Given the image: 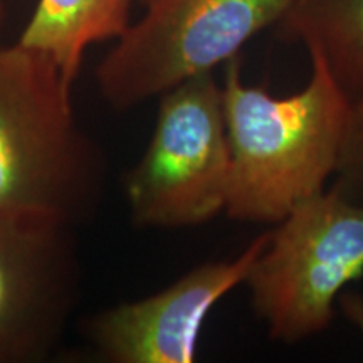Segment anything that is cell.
<instances>
[{"instance_id":"9","label":"cell","mask_w":363,"mask_h":363,"mask_svg":"<svg viewBox=\"0 0 363 363\" xmlns=\"http://www.w3.org/2000/svg\"><path fill=\"white\" fill-rule=\"evenodd\" d=\"M276 27L323 59L352 101L363 98V0H294Z\"/></svg>"},{"instance_id":"4","label":"cell","mask_w":363,"mask_h":363,"mask_svg":"<svg viewBox=\"0 0 363 363\" xmlns=\"http://www.w3.org/2000/svg\"><path fill=\"white\" fill-rule=\"evenodd\" d=\"M294 0H153L101 59L103 101L128 111L239 56Z\"/></svg>"},{"instance_id":"13","label":"cell","mask_w":363,"mask_h":363,"mask_svg":"<svg viewBox=\"0 0 363 363\" xmlns=\"http://www.w3.org/2000/svg\"><path fill=\"white\" fill-rule=\"evenodd\" d=\"M140 2H142V4H143V6H145V7H147V6H148V4H152V2H153V0H140Z\"/></svg>"},{"instance_id":"1","label":"cell","mask_w":363,"mask_h":363,"mask_svg":"<svg viewBox=\"0 0 363 363\" xmlns=\"http://www.w3.org/2000/svg\"><path fill=\"white\" fill-rule=\"evenodd\" d=\"M310 59V81L284 98L246 84L239 56L224 65L222 99L230 152L224 214L230 220L276 225L323 192L335 175L352 99L323 59L315 54Z\"/></svg>"},{"instance_id":"12","label":"cell","mask_w":363,"mask_h":363,"mask_svg":"<svg viewBox=\"0 0 363 363\" xmlns=\"http://www.w3.org/2000/svg\"><path fill=\"white\" fill-rule=\"evenodd\" d=\"M4 16H6V4H4V0H0V24H2Z\"/></svg>"},{"instance_id":"8","label":"cell","mask_w":363,"mask_h":363,"mask_svg":"<svg viewBox=\"0 0 363 363\" xmlns=\"http://www.w3.org/2000/svg\"><path fill=\"white\" fill-rule=\"evenodd\" d=\"M130 6L131 0H39L17 43L52 61L74 84L91 45L128 30Z\"/></svg>"},{"instance_id":"2","label":"cell","mask_w":363,"mask_h":363,"mask_svg":"<svg viewBox=\"0 0 363 363\" xmlns=\"http://www.w3.org/2000/svg\"><path fill=\"white\" fill-rule=\"evenodd\" d=\"M71 89L43 54L0 48V216L79 227L101 206L106 155L76 118Z\"/></svg>"},{"instance_id":"6","label":"cell","mask_w":363,"mask_h":363,"mask_svg":"<svg viewBox=\"0 0 363 363\" xmlns=\"http://www.w3.org/2000/svg\"><path fill=\"white\" fill-rule=\"evenodd\" d=\"M76 227L40 216H0V363L43 362L79 301Z\"/></svg>"},{"instance_id":"10","label":"cell","mask_w":363,"mask_h":363,"mask_svg":"<svg viewBox=\"0 0 363 363\" xmlns=\"http://www.w3.org/2000/svg\"><path fill=\"white\" fill-rule=\"evenodd\" d=\"M331 190L363 203V98L352 101L350 120Z\"/></svg>"},{"instance_id":"7","label":"cell","mask_w":363,"mask_h":363,"mask_svg":"<svg viewBox=\"0 0 363 363\" xmlns=\"http://www.w3.org/2000/svg\"><path fill=\"white\" fill-rule=\"evenodd\" d=\"M267 239L257 235L234 259L203 262L158 293L96 313L86 325L91 347L110 363H192L207 316L246 284Z\"/></svg>"},{"instance_id":"3","label":"cell","mask_w":363,"mask_h":363,"mask_svg":"<svg viewBox=\"0 0 363 363\" xmlns=\"http://www.w3.org/2000/svg\"><path fill=\"white\" fill-rule=\"evenodd\" d=\"M363 278V203L323 190L269 230L246 286L272 342L294 345L328 330L338 296Z\"/></svg>"},{"instance_id":"5","label":"cell","mask_w":363,"mask_h":363,"mask_svg":"<svg viewBox=\"0 0 363 363\" xmlns=\"http://www.w3.org/2000/svg\"><path fill=\"white\" fill-rule=\"evenodd\" d=\"M230 152L222 84L195 76L158 96L152 138L126 172L131 222L143 229H187L224 214Z\"/></svg>"},{"instance_id":"11","label":"cell","mask_w":363,"mask_h":363,"mask_svg":"<svg viewBox=\"0 0 363 363\" xmlns=\"http://www.w3.org/2000/svg\"><path fill=\"white\" fill-rule=\"evenodd\" d=\"M337 305L347 321H350L363 337V294L345 289L338 296Z\"/></svg>"}]
</instances>
